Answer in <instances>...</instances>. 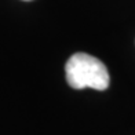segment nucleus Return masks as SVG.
Returning <instances> with one entry per match:
<instances>
[{
  "mask_svg": "<svg viewBox=\"0 0 135 135\" xmlns=\"http://www.w3.org/2000/svg\"><path fill=\"white\" fill-rule=\"evenodd\" d=\"M66 81L75 90L93 88L103 91L109 87V72L102 61L85 52H76L68 59Z\"/></svg>",
  "mask_w": 135,
  "mask_h": 135,
  "instance_id": "f257e3e1",
  "label": "nucleus"
},
{
  "mask_svg": "<svg viewBox=\"0 0 135 135\" xmlns=\"http://www.w3.org/2000/svg\"><path fill=\"white\" fill-rule=\"evenodd\" d=\"M25 2H30V0H25Z\"/></svg>",
  "mask_w": 135,
  "mask_h": 135,
  "instance_id": "f03ea898",
  "label": "nucleus"
}]
</instances>
